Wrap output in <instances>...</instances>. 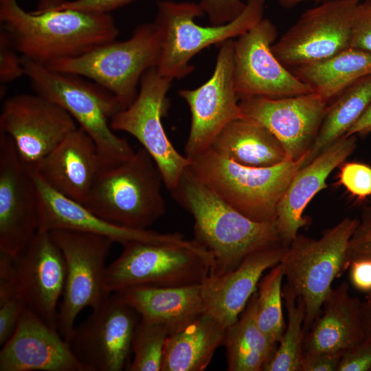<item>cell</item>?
Returning a JSON list of instances; mask_svg holds the SVG:
<instances>
[{
  "label": "cell",
  "instance_id": "1",
  "mask_svg": "<svg viewBox=\"0 0 371 371\" xmlns=\"http://www.w3.org/2000/svg\"><path fill=\"white\" fill-rule=\"evenodd\" d=\"M170 192L192 215L194 240L212 256L210 274L228 272L251 253L283 243L276 221L257 222L244 216L214 192L189 166Z\"/></svg>",
  "mask_w": 371,
  "mask_h": 371
},
{
  "label": "cell",
  "instance_id": "2",
  "mask_svg": "<svg viewBox=\"0 0 371 371\" xmlns=\"http://www.w3.org/2000/svg\"><path fill=\"white\" fill-rule=\"evenodd\" d=\"M0 21L23 56L45 66L115 41L119 34L109 13L47 8L27 12L17 0H0Z\"/></svg>",
  "mask_w": 371,
  "mask_h": 371
},
{
  "label": "cell",
  "instance_id": "3",
  "mask_svg": "<svg viewBox=\"0 0 371 371\" xmlns=\"http://www.w3.org/2000/svg\"><path fill=\"white\" fill-rule=\"evenodd\" d=\"M21 57L25 75L36 93L65 109L93 139L103 168L115 166L133 155L127 139L111 127V118L124 109L112 93L79 76L54 71Z\"/></svg>",
  "mask_w": 371,
  "mask_h": 371
},
{
  "label": "cell",
  "instance_id": "4",
  "mask_svg": "<svg viewBox=\"0 0 371 371\" xmlns=\"http://www.w3.org/2000/svg\"><path fill=\"white\" fill-rule=\"evenodd\" d=\"M162 184L159 167L141 146L122 163L103 168L82 205L110 222L147 229L166 212Z\"/></svg>",
  "mask_w": 371,
  "mask_h": 371
},
{
  "label": "cell",
  "instance_id": "5",
  "mask_svg": "<svg viewBox=\"0 0 371 371\" xmlns=\"http://www.w3.org/2000/svg\"><path fill=\"white\" fill-rule=\"evenodd\" d=\"M265 0H247L243 12L233 21L220 25L202 26L194 19L204 12L199 3L163 0L157 2L153 22L160 38L158 71L172 80L192 71L191 59L203 49L238 37L262 19Z\"/></svg>",
  "mask_w": 371,
  "mask_h": 371
},
{
  "label": "cell",
  "instance_id": "6",
  "mask_svg": "<svg viewBox=\"0 0 371 371\" xmlns=\"http://www.w3.org/2000/svg\"><path fill=\"white\" fill-rule=\"evenodd\" d=\"M106 269L109 293L134 286L176 287L201 284L213 269L211 254L195 240L127 243Z\"/></svg>",
  "mask_w": 371,
  "mask_h": 371
},
{
  "label": "cell",
  "instance_id": "7",
  "mask_svg": "<svg viewBox=\"0 0 371 371\" xmlns=\"http://www.w3.org/2000/svg\"><path fill=\"white\" fill-rule=\"evenodd\" d=\"M190 161V168L214 192L257 222L276 221L278 203L298 169L289 159L268 167L244 166L211 147Z\"/></svg>",
  "mask_w": 371,
  "mask_h": 371
},
{
  "label": "cell",
  "instance_id": "8",
  "mask_svg": "<svg viewBox=\"0 0 371 371\" xmlns=\"http://www.w3.org/2000/svg\"><path fill=\"white\" fill-rule=\"evenodd\" d=\"M160 53L159 33L153 23H148L137 26L126 41L102 44L46 67L93 80L112 93L124 109L137 98V85L143 74L157 66Z\"/></svg>",
  "mask_w": 371,
  "mask_h": 371
},
{
  "label": "cell",
  "instance_id": "9",
  "mask_svg": "<svg viewBox=\"0 0 371 371\" xmlns=\"http://www.w3.org/2000/svg\"><path fill=\"white\" fill-rule=\"evenodd\" d=\"M359 223L346 217L317 240L297 234L288 246L280 263L286 284L305 305L304 334L321 313L333 280L348 269L349 241Z\"/></svg>",
  "mask_w": 371,
  "mask_h": 371
},
{
  "label": "cell",
  "instance_id": "10",
  "mask_svg": "<svg viewBox=\"0 0 371 371\" xmlns=\"http://www.w3.org/2000/svg\"><path fill=\"white\" fill-rule=\"evenodd\" d=\"M64 256L66 277L58 306V330L67 341L78 314L98 308L111 293L105 289L106 260L113 240L66 229L50 232Z\"/></svg>",
  "mask_w": 371,
  "mask_h": 371
},
{
  "label": "cell",
  "instance_id": "11",
  "mask_svg": "<svg viewBox=\"0 0 371 371\" xmlns=\"http://www.w3.org/2000/svg\"><path fill=\"white\" fill-rule=\"evenodd\" d=\"M171 82L156 67L148 69L141 78L135 101L110 121L113 131L131 135L151 155L169 192L177 186L183 172L190 164L172 144L162 124V117L168 108L166 95Z\"/></svg>",
  "mask_w": 371,
  "mask_h": 371
},
{
  "label": "cell",
  "instance_id": "12",
  "mask_svg": "<svg viewBox=\"0 0 371 371\" xmlns=\"http://www.w3.org/2000/svg\"><path fill=\"white\" fill-rule=\"evenodd\" d=\"M139 319L133 306L112 293L74 327L67 342L85 371H121L130 365L133 334Z\"/></svg>",
  "mask_w": 371,
  "mask_h": 371
},
{
  "label": "cell",
  "instance_id": "13",
  "mask_svg": "<svg viewBox=\"0 0 371 371\" xmlns=\"http://www.w3.org/2000/svg\"><path fill=\"white\" fill-rule=\"evenodd\" d=\"M362 0H326L306 10L271 46L284 66L328 58L350 47L354 16Z\"/></svg>",
  "mask_w": 371,
  "mask_h": 371
},
{
  "label": "cell",
  "instance_id": "14",
  "mask_svg": "<svg viewBox=\"0 0 371 371\" xmlns=\"http://www.w3.org/2000/svg\"><path fill=\"white\" fill-rule=\"evenodd\" d=\"M234 43L229 39L221 44L214 72L205 83L194 89L179 91L191 113L184 148L189 160L210 148L229 123L243 117L234 85Z\"/></svg>",
  "mask_w": 371,
  "mask_h": 371
},
{
  "label": "cell",
  "instance_id": "15",
  "mask_svg": "<svg viewBox=\"0 0 371 371\" xmlns=\"http://www.w3.org/2000/svg\"><path fill=\"white\" fill-rule=\"evenodd\" d=\"M63 107L36 94L6 99L0 114V133L13 140L21 161L34 169L78 126Z\"/></svg>",
  "mask_w": 371,
  "mask_h": 371
},
{
  "label": "cell",
  "instance_id": "16",
  "mask_svg": "<svg viewBox=\"0 0 371 371\" xmlns=\"http://www.w3.org/2000/svg\"><path fill=\"white\" fill-rule=\"evenodd\" d=\"M278 32L263 18L234 43V79L239 98L260 95L283 98L313 92L290 72L271 50Z\"/></svg>",
  "mask_w": 371,
  "mask_h": 371
},
{
  "label": "cell",
  "instance_id": "17",
  "mask_svg": "<svg viewBox=\"0 0 371 371\" xmlns=\"http://www.w3.org/2000/svg\"><path fill=\"white\" fill-rule=\"evenodd\" d=\"M38 231V194L12 138L0 133V253L17 257Z\"/></svg>",
  "mask_w": 371,
  "mask_h": 371
},
{
  "label": "cell",
  "instance_id": "18",
  "mask_svg": "<svg viewBox=\"0 0 371 371\" xmlns=\"http://www.w3.org/2000/svg\"><path fill=\"white\" fill-rule=\"evenodd\" d=\"M327 106L328 102L315 92L276 98H239L242 116L270 131L283 146L288 159L296 163L315 141Z\"/></svg>",
  "mask_w": 371,
  "mask_h": 371
},
{
  "label": "cell",
  "instance_id": "19",
  "mask_svg": "<svg viewBox=\"0 0 371 371\" xmlns=\"http://www.w3.org/2000/svg\"><path fill=\"white\" fill-rule=\"evenodd\" d=\"M14 261L27 308L58 330V306L65 287L66 266L51 232L38 231Z\"/></svg>",
  "mask_w": 371,
  "mask_h": 371
},
{
  "label": "cell",
  "instance_id": "20",
  "mask_svg": "<svg viewBox=\"0 0 371 371\" xmlns=\"http://www.w3.org/2000/svg\"><path fill=\"white\" fill-rule=\"evenodd\" d=\"M38 194V231L66 229L99 235L122 245L133 241L153 243L183 240L179 233H161L148 229H135L105 220L82 204L58 193L31 170Z\"/></svg>",
  "mask_w": 371,
  "mask_h": 371
},
{
  "label": "cell",
  "instance_id": "21",
  "mask_svg": "<svg viewBox=\"0 0 371 371\" xmlns=\"http://www.w3.org/2000/svg\"><path fill=\"white\" fill-rule=\"evenodd\" d=\"M85 371L68 342L27 308L2 346L0 371Z\"/></svg>",
  "mask_w": 371,
  "mask_h": 371
},
{
  "label": "cell",
  "instance_id": "22",
  "mask_svg": "<svg viewBox=\"0 0 371 371\" xmlns=\"http://www.w3.org/2000/svg\"><path fill=\"white\" fill-rule=\"evenodd\" d=\"M288 246L281 243L256 251L234 269L206 277L201 283L205 313L225 329L234 324L257 291L263 273L281 262Z\"/></svg>",
  "mask_w": 371,
  "mask_h": 371
},
{
  "label": "cell",
  "instance_id": "23",
  "mask_svg": "<svg viewBox=\"0 0 371 371\" xmlns=\"http://www.w3.org/2000/svg\"><path fill=\"white\" fill-rule=\"evenodd\" d=\"M102 168L96 144L78 126L33 170L56 192L83 204Z\"/></svg>",
  "mask_w": 371,
  "mask_h": 371
},
{
  "label": "cell",
  "instance_id": "24",
  "mask_svg": "<svg viewBox=\"0 0 371 371\" xmlns=\"http://www.w3.org/2000/svg\"><path fill=\"white\" fill-rule=\"evenodd\" d=\"M357 146V136H343L299 168L291 179L277 207L276 223L280 238L289 245L307 220L303 213L311 199L326 188L333 170L349 157Z\"/></svg>",
  "mask_w": 371,
  "mask_h": 371
},
{
  "label": "cell",
  "instance_id": "25",
  "mask_svg": "<svg viewBox=\"0 0 371 371\" xmlns=\"http://www.w3.org/2000/svg\"><path fill=\"white\" fill-rule=\"evenodd\" d=\"M348 289L346 282L331 289L322 313L304 334L302 354L344 352L364 339L361 302Z\"/></svg>",
  "mask_w": 371,
  "mask_h": 371
},
{
  "label": "cell",
  "instance_id": "26",
  "mask_svg": "<svg viewBox=\"0 0 371 371\" xmlns=\"http://www.w3.org/2000/svg\"><path fill=\"white\" fill-rule=\"evenodd\" d=\"M139 314L161 324L169 335L186 328L205 313L201 284L176 286H134L115 292Z\"/></svg>",
  "mask_w": 371,
  "mask_h": 371
},
{
  "label": "cell",
  "instance_id": "27",
  "mask_svg": "<svg viewBox=\"0 0 371 371\" xmlns=\"http://www.w3.org/2000/svg\"><path fill=\"white\" fill-rule=\"evenodd\" d=\"M211 148L239 164L252 167L272 166L289 159L283 146L270 131L243 117L229 123Z\"/></svg>",
  "mask_w": 371,
  "mask_h": 371
},
{
  "label": "cell",
  "instance_id": "28",
  "mask_svg": "<svg viewBox=\"0 0 371 371\" xmlns=\"http://www.w3.org/2000/svg\"><path fill=\"white\" fill-rule=\"evenodd\" d=\"M225 328L203 313L166 339L161 371H203L216 350L223 344Z\"/></svg>",
  "mask_w": 371,
  "mask_h": 371
},
{
  "label": "cell",
  "instance_id": "29",
  "mask_svg": "<svg viewBox=\"0 0 371 371\" xmlns=\"http://www.w3.org/2000/svg\"><path fill=\"white\" fill-rule=\"evenodd\" d=\"M294 68L295 76L328 102L371 74V52L350 47L328 58Z\"/></svg>",
  "mask_w": 371,
  "mask_h": 371
},
{
  "label": "cell",
  "instance_id": "30",
  "mask_svg": "<svg viewBox=\"0 0 371 371\" xmlns=\"http://www.w3.org/2000/svg\"><path fill=\"white\" fill-rule=\"evenodd\" d=\"M257 291L238 319L225 330L223 341L227 370L261 371L275 352L272 342L258 325L256 315Z\"/></svg>",
  "mask_w": 371,
  "mask_h": 371
},
{
  "label": "cell",
  "instance_id": "31",
  "mask_svg": "<svg viewBox=\"0 0 371 371\" xmlns=\"http://www.w3.org/2000/svg\"><path fill=\"white\" fill-rule=\"evenodd\" d=\"M371 105V74L349 85L327 106L318 134L297 168L309 164L322 151L344 136Z\"/></svg>",
  "mask_w": 371,
  "mask_h": 371
},
{
  "label": "cell",
  "instance_id": "32",
  "mask_svg": "<svg viewBox=\"0 0 371 371\" xmlns=\"http://www.w3.org/2000/svg\"><path fill=\"white\" fill-rule=\"evenodd\" d=\"M282 295L287 311V324L279 345L263 370L300 371L305 305L286 283L282 286Z\"/></svg>",
  "mask_w": 371,
  "mask_h": 371
},
{
  "label": "cell",
  "instance_id": "33",
  "mask_svg": "<svg viewBox=\"0 0 371 371\" xmlns=\"http://www.w3.org/2000/svg\"><path fill=\"white\" fill-rule=\"evenodd\" d=\"M281 263L271 267L258 284L256 315L258 326L273 343L278 344L286 327L282 311Z\"/></svg>",
  "mask_w": 371,
  "mask_h": 371
},
{
  "label": "cell",
  "instance_id": "34",
  "mask_svg": "<svg viewBox=\"0 0 371 371\" xmlns=\"http://www.w3.org/2000/svg\"><path fill=\"white\" fill-rule=\"evenodd\" d=\"M169 336L162 325L140 318L133 341V359L128 370L161 371L164 350Z\"/></svg>",
  "mask_w": 371,
  "mask_h": 371
},
{
  "label": "cell",
  "instance_id": "35",
  "mask_svg": "<svg viewBox=\"0 0 371 371\" xmlns=\"http://www.w3.org/2000/svg\"><path fill=\"white\" fill-rule=\"evenodd\" d=\"M27 303L17 282L0 285V345L12 336L25 310Z\"/></svg>",
  "mask_w": 371,
  "mask_h": 371
},
{
  "label": "cell",
  "instance_id": "36",
  "mask_svg": "<svg viewBox=\"0 0 371 371\" xmlns=\"http://www.w3.org/2000/svg\"><path fill=\"white\" fill-rule=\"evenodd\" d=\"M340 166L339 183L357 198L370 196L371 167L359 162H344Z\"/></svg>",
  "mask_w": 371,
  "mask_h": 371
},
{
  "label": "cell",
  "instance_id": "37",
  "mask_svg": "<svg viewBox=\"0 0 371 371\" xmlns=\"http://www.w3.org/2000/svg\"><path fill=\"white\" fill-rule=\"evenodd\" d=\"M10 36L6 30H0V82L1 85L25 75L22 57L17 54Z\"/></svg>",
  "mask_w": 371,
  "mask_h": 371
},
{
  "label": "cell",
  "instance_id": "38",
  "mask_svg": "<svg viewBox=\"0 0 371 371\" xmlns=\"http://www.w3.org/2000/svg\"><path fill=\"white\" fill-rule=\"evenodd\" d=\"M211 25H220L235 19L244 10L242 0H200L199 3Z\"/></svg>",
  "mask_w": 371,
  "mask_h": 371
},
{
  "label": "cell",
  "instance_id": "39",
  "mask_svg": "<svg viewBox=\"0 0 371 371\" xmlns=\"http://www.w3.org/2000/svg\"><path fill=\"white\" fill-rule=\"evenodd\" d=\"M350 47L371 52V0L361 1L356 9Z\"/></svg>",
  "mask_w": 371,
  "mask_h": 371
},
{
  "label": "cell",
  "instance_id": "40",
  "mask_svg": "<svg viewBox=\"0 0 371 371\" xmlns=\"http://www.w3.org/2000/svg\"><path fill=\"white\" fill-rule=\"evenodd\" d=\"M337 371H371V341L364 339L345 350Z\"/></svg>",
  "mask_w": 371,
  "mask_h": 371
},
{
  "label": "cell",
  "instance_id": "41",
  "mask_svg": "<svg viewBox=\"0 0 371 371\" xmlns=\"http://www.w3.org/2000/svg\"><path fill=\"white\" fill-rule=\"evenodd\" d=\"M371 257V219L370 216L359 223L352 235L346 254V266L352 260L360 258Z\"/></svg>",
  "mask_w": 371,
  "mask_h": 371
},
{
  "label": "cell",
  "instance_id": "42",
  "mask_svg": "<svg viewBox=\"0 0 371 371\" xmlns=\"http://www.w3.org/2000/svg\"><path fill=\"white\" fill-rule=\"evenodd\" d=\"M134 0H75L58 2L43 8L54 10L73 9L82 11L108 13L122 7Z\"/></svg>",
  "mask_w": 371,
  "mask_h": 371
},
{
  "label": "cell",
  "instance_id": "43",
  "mask_svg": "<svg viewBox=\"0 0 371 371\" xmlns=\"http://www.w3.org/2000/svg\"><path fill=\"white\" fill-rule=\"evenodd\" d=\"M344 352L303 353L300 371H337Z\"/></svg>",
  "mask_w": 371,
  "mask_h": 371
},
{
  "label": "cell",
  "instance_id": "44",
  "mask_svg": "<svg viewBox=\"0 0 371 371\" xmlns=\"http://www.w3.org/2000/svg\"><path fill=\"white\" fill-rule=\"evenodd\" d=\"M350 280L357 290L371 293V257L355 259L350 263Z\"/></svg>",
  "mask_w": 371,
  "mask_h": 371
},
{
  "label": "cell",
  "instance_id": "45",
  "mask_svg": "<svg viewBox=\"0 0 371 371\" xmlns=\"http://www.w3.org/2000/svg\"><path fill=\"white\" fill-rule=\"evenodd\" d=\"M371 133V105L350 128L345 136L366 135Z\"/></svg>",
  "mask_w": 371,
  "mask_h": 371
},
{
  "label": "cell",
  "instance_id": "46",
  "mask_svg": "<svg viewBox=\"0 0 371 371\" xmlns=\"http://www.w3.org/2000/svg\"><path fill=\"white\" fill-rule=\"evenodd\" d=\"M361 317L364 339L371 341V293L361 302Z\"/></svg>",
  "mask_w": 371,
  "mask_h": 371
},
{
  "label": "cell",
  "instance_id": "47",
  "mask_svg": "<svg viewBox=\"0 0 371 371\" xmlns=\"http://www.w3.org/2000/svg\"><path fill=\"white\" fill-rule=\"evenodd\" d=\"M314 1L317 2V1L319 2V1H324L326 0H278V3L282 8L284 9H289L299 5L300 3H304L305 1Z\"/></svg>",
  "mask_w": 371,
  "mask_h": 371
},
{
  "label": "cell",
  "instance_id": "48",
  "mask_svg": "<svg viewBox=\"0 0 371 371\" xmlns=\"http://www.w3.org/2000/svg\"><path fill=\"white\" fill-rule=\"evenodd\" d=\"M370 219H371V216H370Z\"/></svg>",
  "mask_w": 371,
  "mask_h": 371
}]
</instances>
